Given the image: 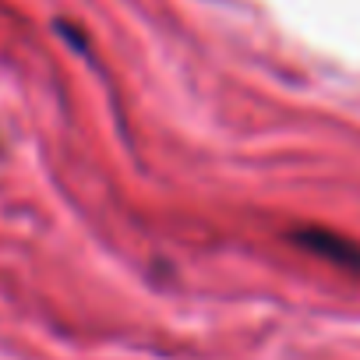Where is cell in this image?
I'll return each mask as SVG.
<instances>
[{"instance_id":"obj_1","label":"cell","mask_w":360,"mask_h":360,"mask_svg":"<svg viewBox=\"0 0 360 360\" xmlns=\"http://www.w3.org/2000/svg\"><path fill=\"white\" fill-rule=\"evenodd\" d=\"M293 240L300 248H307L311 255L325 258V262H335L339 269H360V244L346 240V237H335L328 230H318V226H307V230H297Z\"/></svg>"}]
</instances>
